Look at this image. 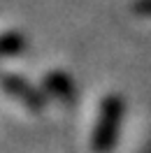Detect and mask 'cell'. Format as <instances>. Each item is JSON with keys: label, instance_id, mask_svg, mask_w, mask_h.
Listing matches in <instances>:
<instances>
[{"label": "cell", "instance_id": "obj_1", "mask_svg": "<svg viewBox=\"0 0 151 153\" xmlns=\"http://www.w3.org/2000/svg\"><path fill=\"white\" fill-rule=\"evenodd\" d=\"M123 118V100L119 95H107L95 116V125L91 130V151L93 153H109L116 144L119 128Z\"/></svg>", "mask_w": 151, "mask_h": 153}, {"label": "cell", "instance_id": "obj_2", "mask_svg": "<svg viewBox=\"0 0 151 153\" xmlns=\"http://www.w3.org/2000/svg\"><path fill=\"white\" fill-rule=\"evenodd\" d=\"M47 91L51 93L54 97H61V100H72L75 95V88H72V81L67 79L65 74H49L47 76Z\"/></svg>", "mask_w": 151, "mask_h": 153}, {"label": "cell", "instance_id": "obj_3", "mask_svg": "<svg viewBox=\"0 0 151 153\" xmlns=\"http://www.w3.org/2000/svg\"><path fill=\"white\" fill-rule=\"evenodd\" d=\"M132 12L140 16H151V0H137L132 5Z\"/></svg>", "mask_w": 151, "mask_h": 153}]
</instances>
